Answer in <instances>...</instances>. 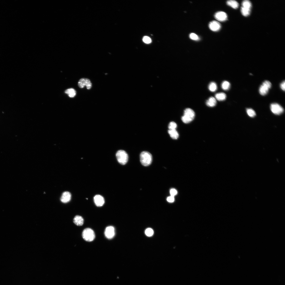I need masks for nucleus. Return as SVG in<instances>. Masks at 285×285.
<instances>
[{
	"label": "nucleus",
	"mask_w": 285,
	"mask_h": 285,
	"mask_svg": "<svg viewBox=\"0 0 285 285\" xmlns=\"http://www.w3.org/2000/svg\"><path fill=\"white\" fill-rule=\"evenodd\" d=\"M247 112L248 115L251 117H253L256 115L255 111L251 109H248Z\"/></svg>",
	"instance_id": "23"
},
{
	"label": "nucleus",
	"mask_w": 285,
	"mask_h": 285,
	"mask_svg": "<svg viewBox=\"0 0 285 285\" xmlns=\"http://www.w3.org/2000/svg\"><path fill=\"white\" fill-rule=\"evenodd\" d=\"M190 38L192 40L197 41L199 40V38L198 36L194 33H191L189 36Z\"/></svg>",
	"instance_id": "26"
},
{
	"label": "nucleus",
	"mask_w": 285,
	"mask_h": 285,
	"mask_svg": "<svg viewBox=\"0 0 285 285\" xmlns=\"http://www.w3.org/2000/svg\"><path fill=\"white\" fill-rule=\"evenodd\" d=\"M143 41L144 42L147 44H149L151 43L152 41L151 39L147 36H145L143 38Z\"/></svg>",
	"instance_id": "27"
},
{
	"label": "nucleus",
	"mask_w": 285,
	"mask_h": 285,
	"mask_svg": "<svg viewBox=\"0 0 285 285\" xmlns=\"http://www.w3.org/2000/svg\"><path fill=\"white\" fill-rule=\"evenodd\" d=\"M285 81H284L282 82L280 85V87L282 90H283L284 91H285Z\"/></svg>",
	"instance_id": "30"
},
{
	"label": "nucleus",
	"mask_w": 285,
	"mask_h": 285,
	"mask_svg": "<svg viewBox=\"0 0 285 285\" xmlns=\"http://www.w3.org/2000/svg\"><path fill=\"white\" fill-rule=\"evenodd\" d=\"M105 235L108 239H112L115 235V230L112 226H109L106 228L105 231Z\"/></svg>",
	"instance_id": "8"
},
{
	"label": "nucleus",
	"mask_w": 285,
	"mask_h": 285,
	"mask_svg": "<svg viewBox=\"0 0 285 285\" xmlns=\"http://www.w3.org/2000/svg\"><path fill=\"white\" fill-rule=\"evenodd\" d=\"M169 134L171 137L173 139H176L179 137V134L177 131L175 130H169L168 131Z\"/></svg>",
	"instance_id": "15"
},
{
	"label": "nucleus",
	"mask_w": 285,
	"mask_h": 285,
	"mask_svg": "<svg viewBox=\"0 0 285 285\" xmlns=\"http://www.w3.org/2000/svg\"><path fill=\"white\" fill-rule=\"evenodd\" d=\"M209 90L212 92L216 91L217 90V86L216 83L214 82H211L209 86Z\"/></svg>",
	"instance_id": "20"
},
{
	"label": "nucleus",
	"mask_w": 285,
	"mask_h": 285,
	"mask_svg": "<svg viewBox=\"0 0 285 285\" xmlns=\"http://www.w3.org/2000/svg\"><path fill=\"white\" fill-rule=\"evenodd\" d=\"M227 3V5L234 9H237L239 7V4L237 1L233 0L228 1Z\"/></svg>",
	"instance_id": "16"
},
{
	"label": "nucleus",
	"mask_w": 285,
	"mask_h": 285,
	"mask_svg": "<svg viewBox=\"0 0 285 285\" xmlns=\"http://www.w3.org/2000/svg\"><path fill=\"white\" fill-rule=\"evenodd\" d=\"M242 7L246 8V9H251L252 7V4L251 2L248 0L244 1L242 3Z\"/></svg>",
	"instance_id": "19"
},
{
	"label": "nucleus",
	"mask_w": 285,
	"mask_h": 285,
	"mask_svg": "<svg viewBox=\"0 0 285 285\" xmlns=\"http://www.w3.org/2000/svg\"><path fill=\"white\" fill-rule=\"evenodd\" d=\"M209 27L210 29L212 31L217 32L220 30L221 28V26L218 22L213 21L209 23Z\"/></svg>",
	"instance_id": "10"
},
{
	"label": "nucleus",
	"mask_w": 285,
	"mask_h": 285,
	"mask_svg": "<svg viewBox=\"0 0 285 285\" xmlns=\"http://www.w3.org/2000/svg\"><path fill=\"white\" fill-rule=\"evenodd\" d=\"M71 195L70 192L66 191L63 193L61 198V202L63 203H68L71 200Z\"/></svg>",
	"instance_id": "12"
},
{
	"label": "nucleus",
	"mask_w": 285,
	"mask_h": 285,
	"mask_svg": "<svg viewBox=\"0 0 285 285\" xmlns=\"http://www.w3.org/2000/svg\"><path fill=\"white\" fill-rule=\"evenodd\" d=\"M214 17L217 20L220 21H224L227 19V15L225 13L223 12H218L215 14Z\"/></svg>",
	"instance_id": "9"
},
{
	"label": "nucleus",
	"mask_w": 285,
	"mask_h": 285,
	"mask_svg": "<svg viewBox=\"0 0 285 285\" xmlns=\"http://www.w3.org/2000/svg\"><path fill=\"white\" fill-rule=\"evenodd\" d=\"M206 104L209 107H213L216 106L217 104L216 99L213 97H210L207 101Z\"/></svg>",
	"instance_id": "14"
},
{
	"label": "nucleus",
	"mask_w": 285,
	"mask_h": 285,
	"mask_svg": "<svg viewBox=\"0 0 285 285\" xmlns=\"http://www.w3.org/2000/svg\"><path fill=\"white\" fill-rule=\"evenodd\" d=\"M78 85L81 88H83L86 86L88 89H91L92 86L90 80L87 78H82L78 82Z\"/></svg>",
	"instance_id": "7"
},
{
	"label": "nucleus",
	"mask_w": 285,
	"mask_h": 285,
	"mask_svg": "<svg viewBox=\"0 0 285 285\" xmlns=\"http://www.w3.org/2000/svg\"><path fill=\"white\" fill-rule=\"evenodd\" d=\"M145 234L148 237L152 236L154 232L152 229L148 228L146 229L145 232Z\"/></svg>",
	"instance_id": "25"
},
{
	"label": "nucleus",
	"mask_w": 285,
	"mask_h": 285,
	"mask_svg": "<svg viewBox=\"0 0 285 285\" xmlns=\"http://www.w3.org/2000/svg\"><path fill=\"white\" fill-rule=\"evenodd\" d=\"M177 125L174 122H170L169 125V130H175L177 127Z\"/></svg>",
	"instance_id": "24"
},
{
	"label": "nucleus",
	"mask_w": 285,
	"mask_h": 285,
	"mask_svg": "<svg viewBox=\"0 0 285 285\" xmlns=\"http://www.w3.org/2000/svg\"><path fill=\"white\" fill-rule=\"evenodd\" d=\"M215 97L216 99L219 101H223L226 99V95L224 93H219L215 95Z\"/></svg>",
	"instance_id": "17"
},
{
	"label": "nucleus",
	"mask_w": 285,
	"mask_h": 285,
	"mask_svg": "<svg viewBox=\"0 0 285 285\" xmlns=\"http://www.w3.org/2000/svg\"><path fill=\"white\" fill-rule=\"evenodd\" d=\"M74 222L75 224L78 226L82 225L84 222L83 218L80 216H75L74 219Z\"/></svg>",
	"instance_id": "13"
},
{
	"label": "nucleus",
	"mask_w": 285,
	"mask_h": 285,
	"mask_svg": "<svg viewBox=\"0 0 285 285\" xmlns=\"http://www.w3.org/2000/svg\"><path fill=\"white\" fill-rule=\"evenodd\" d=\"M140 159L142 165L144 166H147L149 165L152 163V156L149 152L144 151L140 154Z\"/></svg>",
	"instance_id": "1"
},
{
	"label": "nucleus",
	"mask_w": 285,
	"mask_h": 285,
	"mask_svg": "<svg viewBox=\"0 0 285 285\" xmlns=\"http://www.w3.org/2000/svg\"><path fill=\"white\" fill-rule=\"evenodd\" d=\"M195 113L191 109L187 108L184 111V115L182 117L183 122L186 124L191 122L194 118Z\"/></svg>",
	"instance_id": "2"
},
{
	"label": "nucleus",
	"mask_w": 285,
	"mask_h": 285,
	"mask_svg": "<svg viewBox=\"0 0 285 285\" xmlns=\"http://www.w3.org/2000/svg\"><path fill=\"white\" fill-rule=\"evenodd\" d=\"M271 84L269 81H265L259 88V91L260 94L263 96L266 95L271 87Z\"/></svg>",
	"instance_id": "5"
},
{
	"label": "nucleus",
	"mask_w": 285,
	"mask_h": 285,
	"mask_svg": "<svg viewBox=\"0 0 285 285\" xmlns=\"http://www.w3.org/2000/svg\"><path fill=\"white\" fill-rule=\"evenodd\" d=\"M116 156L117 160L120 164L125 165L127 163L128 156L127 153L125 151L123 150L118 151L116 153Z\"/></svg>",
	"instance_id": "3"
},
{
	"label": "nucleus",
	"mask_w": 285,
	"mask_h": 285,
	"mask_svg": "<svg viewBox=\"0 0 285 285\" xmlns=\"http://www.w3.org/2000/svg\"><path fill=\"white\" fill-rule=\"evenodd\" d=\"M94 201L95 204L98 207L102 206L105 203L104 198L100 195L95 196L94 197Z\"/></svg>",
	"instance_id": "11"
},
{
	"label": "nucleus",
	"mask_w": 285,
	"mask_h": 285,
	"mask_svg": "<svg viewBox=\"0 0 285 285\" xmlns=\"http://www.w3.org/2000/svg\"><path fill=\"white\" fill-rule=\"evenodd\" d=\"M175 200L174 197L171 196L168 197L167 198V201L170 203H173L174 202Z\"/></svg>",
	"instance_id": "29"
},
{
	"label": "nucleus",
	"mask_w": 285,
	"mask_h": 285,
	"mask_svg": "<svg viewBox=\"0 0 285 285\" xmlns=\"http://www.w3.org/2000/svg\"><path fill=\"white\" fill-rule=\"evenodd\" d=\"M271 111L275 114L280 115L283 113L284 109L281 106L277 103H273L270 106Z\"/></svg>",
	"instance_id": "6"
},
{
	"label": "nucleus",
	"mask_w": 285,
	"mask_h": 285,
	"mask_svg": "<svg viewBox=\"0 0 285 285\" xmlns=\"http://www.w3.org/2000/svg\"><path fill=\"white\" fill-rule=\"evenodd\" d=\"M177 192L176 190L174 189H172L170 190V194L171 196L174 197L175 195L177 194Z\"/></svg>",
	"instance_id": "28"
},
{
	"label": "nucleus",
	"mask_w": 285,
	"mask_h": 285,
	"mask_svg": "<svg viewBox=\"0 0 285 285\" xmlns=\"http://www.w3.org/2000/svg\"><path fill=\"white\" fill-rule=\"evenodd\" d=\"M82 236L85 241L89 242L93 241L95 238V234L94 231L90 228H86L83 230Z\"/></svg>",
	"instance_id": "4"
},
{
	"label": "nucleus",
	"mask_w": 285,
	"mask_h": 285,
	"mask_svg": "<svg viewBox=\"0 0 285 285\" xmlns=\"http://www.w3.org/2000/svg\"><path fill=\"white\" fill-rule=\"evenodd\" d=\"M65 93L68 94L69 97H73L76 96V91L74 89L72 88L68 89L65 91Z\"/></svg>",
	"instance_id": "18"
},
{
	"label": "nucleus",
	"mask_w": 285,
	"mask_h": 285,
	"mask_svg": "<svg viewBox=\"0 0 285 285\" xmlns=\"http://www.w3.org/2000/svg\"><path fill=\"white\" fill-rule=\"evenodd\" d=\"M230 84L227 81H224L222 82V88L223 90H227L230 88Z\"/></svg>",
	"instance_id": "21"
},
{
	"label": "nucleus",
	"mask_w": 285,
	"mask_h": 285,
	"mask_svg": "<svg viewBox=\"0 0 285 285\" xmlns=\"http://www.w3.org/2000/svg\"><path fill=\"white\" fill-rule=\"evenodd\" d=\"M241 10L242 15L244 16H247L250 14L251 9H246L242 7Z\"/></svg>",
	"instance_id": "22"
}]
</instances>
